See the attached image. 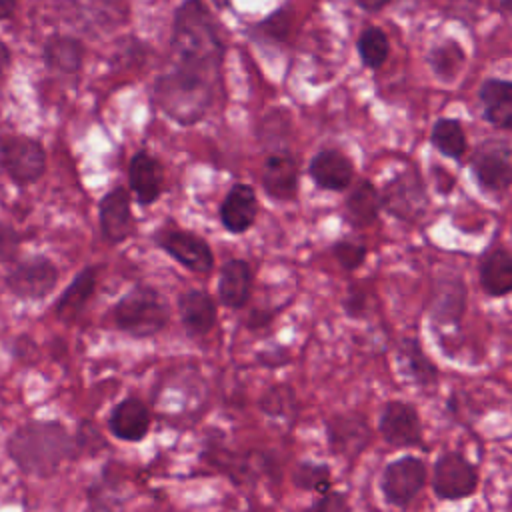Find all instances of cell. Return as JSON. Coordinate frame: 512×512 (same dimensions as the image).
Returning <instances> with one entry per match:
<instances>
[{
    "label": "cell",
    "mask_w": 512,
    "mask_h": 512,
    "mask_svg": "<svg viewBox=\"0 0 512 512\" xmlns=\"http://www.w3.org/2000/svg\"><path fill=\"white\" fill-rule=\"evenodd\" d=\"M258 202L250 184L236 182L220 202V222L230 234H244L256 220Z\"/></svg>",
    "instance_id": "d6986e66"
},
{
    "label": "cell",
    "mask_w": 512,
    "mask_h": 512,
    "mask_svg": "<svg viewBox=\"0 0 512 512\" xmlns=\"http://www.w3.org/2000/svg\"><path fill=\"white\" fill-rule=\"evenodd\" d=\"M362 10H368V12H376V10H382L384 6L390 4V0H354Z\"/></svg>",
    "instance_id": "8d00e7d4"
},
{
    "label": "cell",
    "mask_w": 512,
    "mask_h": 512,
    "mask_svg": "<svg viewBox=\"0 0 512 512\" xmlns=\"http://www.w3.org/2000/svg\"><path fill=\"white\" fill-rule=\"evenodd\" d=\"M510 8V0H502V10L506 12Z\"/></svg>",
    "instance_id": "ab89813d"
},
{
    "label": "cell",
    "mask_w": 512,
    "mask_h": 512,
    "mask_svg": "<svg viewBox=\"0 0 512 512\" xmlns=\"http://www.w3.org/2000/svg\"><path fill=\"white\" fill-rule=\"evenodd\" d=\"M512 150L504 138L484 140L472 156V174L484 192L500 194L510 188L512 182Z\"/></svg>",
    "instance_id": "52a82bcc"
},
{
    "label": "cell",
    "mask_w": 512,
    "mask_h": 512,
    "mask_svg": "<svg viewBox=\"0 0 512 512\" xmlns=\"http://www.w3.org/2000/svg\"><path fill=\"white\" fill-rule=\"evenodd\" d=\"M292 484L306 492L324 494L332 490V472L324 462L302 460L292 470Z\"/></svg>",
    "instance_id": "4dcf8cb0"
},
{
    "label": "cell",
    "mask_w": 512,
    "mask_h": 512,
    "mask_svg": "<svg viewBox=\"0 0 512 512\" xmlns=\"http://www.w3.org/2000/svg\"><path fill=\"white\" fill-rule=\"evenodd\" d=\"M380 210L378 188L366 178H362L344 200V220L352 228H366L374 224Z\"/></svg>",
    "instance_id": "cb8c5ba5"
},
{
    "label": "cell",
    "mask_w": 512,
    "mask_h": 512,
    "mask_svg": "<svg viewBox=\"0 0 512 512\" xmlns=\"http://www.w3.org/2000/svg\"><path fill=\"white\" fill-rule=\"evenodd\" d=\"M8 64H10V50H8V46L0 40V72H4V70L8 68Z\"/></svg>",
    "instance_id": "f35d334b"
},
{
    "label": "cell",
    "mask_w": 512,
    "mask_h": 512,
    "mask_svg": "<svg viewBox=\"0 0 512 512\" xmlns=\"http://www.w3.org/2000/svg\"><path fill=\"white\" fill-rule=\"evenodd\" d=\"M16 2L18 0H0V20L12 16V12L16 8Z\"/></svg>",
    "instance_id": "74e56055"
},
{
    "label": "cell",
    "mask_w": 512,
    "mask_h": 512,
    "mask_svg": "<svg viewBox=\"0 0 512 512\" xmlns=\"http://www.w3.org/2000/svg\"><path fill=\"white\" fill-rule=\"evenodd\" d=\"M150 410L138 396H126L112 406L108 414V430L124 442H140L150 430Z\"/></svg>",
    "instance_id": "2e32d148"
},
{
    "label": "cell",
    "mask_w": 512,
    "mask_h": 512,
    "mask_svg": "<svg viewBox=\"0 0 512 512\" xmlns=\"http://www.w3.org/2000/svg\"><path fill=\"white\" fill-rule=\"evenodd\" d=\"M298 180V162L292 158L290 152L280 150L268 154L262 168V188L270 198L278 202L292 200L298 192Z\"/></svg>",
    "instance_id": "ac0fdd59"
},
{
    "label": "cell",
    "mask_w": 512,
    "mask_h": 512,
    "mask_svg": "<svg viewBox=\"0 0 512 512\" xmlns=\"http://www.w3.org/2000/svg\"><path fill=\"white\" fill-rule=\"evenodd\" d=\"M430 144L446 158L452 160H462L466 150H468V142H466V134L464 128L460 124L458 118H438L430 130Z\"/></svg>",
    "instance_id": "4316f807"
},
{
    "label": "cell",
    "mask_w": 512,
    "mask_h": 512,
    "mask_svg": "<svg viewBox=\"0 0 512 512\" xmlns=\"http://www.w3.org/2000/svg\"><path fill=\"white\" fill-rule=\"evenodd\" d=\"M428 478V470L422 458L404 454L390 460L380 476V490L384 500L394 508H406L420 494Z\"/></svg>",
    "instance_id": "8992f818"
},
{
    "label": "cell",
    "mask_w": 512,
    "mask_h": 512,
    "mask_svg": "<svg viewBox=\"0 0 512 512\" xmlns=\"http://www.w3.org/2000/svg\"><path fill=\"white\" fill-rule=\"evenodd\" d=\"M466 54L462 46L456 40H446L438 46H434L428 54V64L436 78L442 82H454L464 66Z\"/></svg>",
    "instance_id": "f1b7e54d"
},
{
    "label": "cell",
    "mask_w": 512,
    "mask_h": 512,
    "mask_svg": "<svg viewBox=\"0 0 512 512\" xmlns=\"http://www.w3.org/2000/svg\"><path fill=\"white\" fill-rule=\"evenodd\" d=\"M154 244L182 264L186 270L196 274H210L214 268V254L208 242L192 230L168 224L152 234Z\"/></svg>",
    "instance_id": "5b68a950"
},
{
    "label": "cell",
    "mask_w": 512,
    "mask_h": 512,
    "mask_svg": "<svg viewBox=\"0 0 512 512\" xmlns=\"http://www.w3.org/2000/svg\"><path fill=\"white\" fill-rule=\"evenodd\" d=\"M6 450L24 474L50 478L68 458L74 456L76 442L60 422L34 420L16 428L8 438Z\"/></svg>",
    "instance_id": "7a4b0ae2"
},
{
    "label": "cell",
    "mask_w": 512,
    "mask_h": 512,
    "mask_svg": "<svg viewBox=\"0 0 512 512\" xmlns=\"http://www.w3.org/2000/svg\"><path fill=\"white\" fill-rule=\"evenodd\" d=\"M96 278H98V268L96 266H86L72 282L70 286L62 292V296L56 302V314L62 320L74 318L90 300L96 288Z\"/></svg>",
    "instance_id": "484cf974"
},
{
    "label": "cell",
    "mask_w": 512,
    "mask_h": 512,
    "mask_svg": "<svg viewBox=\"0 0 512 512\" xmlns=\"http://www.w3.org/2000/svg\"><path fill=\"white\" fill-rule=\"evenodd\" d=\"M326 438L334 456L354 460L370 442V426L358 412L332 414L326 422Z\"/></svg>",
    "instance_id": "4fadbf2b"
},
{
    "label": "cell",
    "mask_w": 512,
    "mask_h": 512,
    "mask_svg": "<svg viewBox=\"0 0 512 512\" xmlns=\"http://www.w3.org/2000/svg\"><path fill=\"white\" fill-rule=\"evenodd\" d=\"M398 352H400V358H402V364H404V370L410 374V378L426 388V386H432L436 384L438 380V368L434 366V362L426 356V352L422 350L418 338H404L398 346Z\"/></svg>",
    "instance_id": "83f0119b"
},
{
    "label": "cell",
    "mask_w": 512,
    "mask_h": 512,
    "mask_svg": "<svg viewBox=\"0 0 512 512\" xmlns=\"http://www.w3.org/2000/svg\"><path fill=\"white\" fill-rule=\"evenodd\" d=\"M478 278L482 290L492 298H502L512 290V256L504 244L490 246L480 258Z\"/></svg>",
    "instance_id": "ffe728a7"
},
{
    "label": "cell",
    "mask_w": 512,
    "mask_h": 512,
    "mask_svg": "<svg viewBox=\"0 0 512 512\" xmlns=\"http://www.w3.org/2000/svg\"><path fill=\"white\" fill-rule=\"evenodd\" d=\"M302 512H352L348 496L344 492L328 490L320 494L310 506H306Z\"/></svg>",
    "instance_id": "e575fe53"
},
{
    "label": "cell",
    "mask_w": 512,
    "mask_h": 512,
    "mask_svg": "<svg viewBox=\"0 0 512 512\" xmlns=\"http://www.w3.org/2000/svg\"><path fill=\"white\" fill-rule=\"evenodd\" d=\"M294 404H296V396H294L290 386H274L262 398L260 408L268 416H282V418H286L292 412Z\"/></svg>",
    "instance_id": "1f68e13d"
},
{
    "label": "cell",
    "mask_w": 512,
    "mask_h": 512,
    "mask_svg": "<svg viewBox=\"0 0 512 512\" xmlns=\"http://www.w3.org/2000/svg\"><path fill=\"white\" fill-rule=\"evenodd\" d=\"M42 56L50 70H56L62 74H74L82 68L84 44L74 36L54 34L44 42Z\"/></svg>",
    "instance_id": "d4e9b609"
},
{
    "label": "cell",
    "mask_w": 512,
    "mask_h": 512,
    "mask_svg": "<svg viewBox=\"0 0 512 512\" xmlns=\"http://www.w3.org/2000/svg\"><path fill=\"white\" fill-rule=\"evenodd\" d=\"M308 174L320 190L340 192L352 184L354 164L342 150L322 148L310 160Z\"/></svg>",
    "instance_id": "e0dca14e"
},
{
    "label": "cell",
    "mask_w": 512,
    "mask_h": 512,
    "mask_svg": "<svg viewBox=\"0 0 512 512\" xmlns=\"http://www.w3.org/2000/svg\"><path fill=\"white\" fill-rule=\"evenodd\" d=\"M56 282L58 268L44 256H34L16 264L6 276L8 290L22 300L46 298L54 290Z\"/></svg>",
    "instance_id": "8fae6325"
},
{
    "label": "cell",
    "mask_w": 512,
    "mask_h": 512,
    "mask_svg": "<svg viewBox=\"0 0 512 512\" xmlns=\"http://www.w3.org/2000/svg\"><path fill=\"white\" fill-rule=\"evenodd\" d=\"M478 470L460 452H444L432 468V490L440 500H462L476 492Z\"/></svg>",
    "instance_id": "9c48e42d"
},
{
    "label": "cell",
    "mask_w": 512,
    "mask_h": 512,
    "mask_svg": "<svg viewBox=\"0 0 512 512\" xmlns=\"http://www.w3.org/2000/svg\"><path fill=\"white\" fill-rule=\"evenodd\" d=\"M226 44L218 22L202 0H184L172 20L170 60L156 76L152 100L180 126L204 120L222 92Z\"/></svg>",
    "instance_id": "6da1fadb"
},
{
    "label": "cell",
    "mask_w": 512,
    "mask_h": 512,
    "mask_svg": "<svg viewBox=\"0 0 512 512\" xmlns=\"http://www.w3.org/2000/svg\"><path fill=\"white\" fill-rule=\"evenodd\" d=\"M252 282H254V274L246 260L242 258L228 260L220 270L218 300L232 310L246 306L252 294Z\"/></svg>",
    "instance_id": "7402d4cb"
},
{
    "label": "cell",
    "mask_w": 512,
    "mask_h": 512,
    "mask_svg": "<svg viewBox=\"0 0 512 512\" xmlns=\"http://www.w3.org/2000/svg\"><path fill=\"white\" fill-rule=\"evenodd\" d=\"M98 220L102 236L110 244H120L134 234L136 222L132 216L130 192L122 186L112 188L98 202Z\"/></svg>",
    "instance_id": "5bb4252c"
},
{
    "label": "cell",
    "mask_w": 512,
    "mask_h": 512,
    "mask_svg": "<svg viewBox=\"0 0 512 512\" xmlns=\"http://www.w3.org/2000/svg\"><path fill=\"white\" fill-rule=\"evenodd\" d=\"M380 208L394 218L414 224L428 212V192L422 176L414 168H406L392 176L382 190H378Z\"/></svg>",
    "instance_id": "277c9868"
},
{
    "label": "cell",
    "mask_w": 512,
    "mask_h": 512,
    "mask_svg": "<svg viewBox=\"0 0 512 512\" xmlns=\"http://www.w3.org/2000/svg\"><path fill=\"white\" fill-rule=\"evenodd\" d=\"M178 314L182 326L190 336H204L208 334L218 318L216 302L206 290H186L178 298Z\"/></svg>",
    "instance_id": "44dd1931"
},
{
    "label": "cell",
    "mask_w": 512,
    "mask_h": 512,
    "mask_svg": "<svg viewBox=\"0 0 512 512\" xmlns=\"http://www.w3.org/2000/svg\"><path fill=\"white\" fill-rule=\"evenodd\" d=\"M466 312V284L456 274L436 278L430 304V320L434 328H458Z\"/></svg>",
    "instance_id": "7c38bea8"
},
{
    "label": "cell",
    "mask_w": 512,
    "mask_h": 512,
    "mask_svg": "<svg viewBox=\"0 0 512 512\" xmlns=\"http://www.w3.org/2000/svg\"><path fill=\"white\" fill-rule=\"evenodd\" d=\"M482 116L488 124L510 130L512 126V82L504 78H488L478 92Z\"/></svg>",
    "instance_id": "603a6c76"
},
{
    "label": "cell",
    "mask_w": 512,
    "mask_h": 512,
    "mask_svg": "<svg viewBox=\"0 0 512 512\" xmlns=\"http://www.w3.org/2000/svg\"><path fill=\"white\" fill-rule=\"evenodd\" d=\"M114 326L132 338H150L170 320L168 300L150 284H136L112 308Z\"/></svg>",
    "instance_id": "3957f363"
},
{
    "label": "cell",
    "mask_w": 512,
    "mask_h": 512,
    "mask_svg": "<svg viewBox=\"0 0 512 512\" xmlns=\"http://www.w3.org/2000/svg\"><path fill=\"white\" fill-rule=\"evenodd\" d=\"M356 50L366 68L378 70L390 54V40L382 28L366 26L356 40Z\"/></svg>",
    "instance_id": "f546056e"
},
{
    "label": "cell",
    "mask_w": 512,
    "mask_h": 512,
    "mask_svg": "<svg viewBox=\"0 0 512 512\" xmlns=\"http://www.w3.org/2000/svg\"><path fill=\"white\" fill-rule=\"evenodd\" d=\"M128 184L140 206H152L164 190V168L148 150H138L128 164Z\"/></svg>",
    "instance_id": "9a60e30c"
},
{
    "label": "cell",
    "mask_w": 512,
    "mask_h": 512,
    "mask_svg": "<svg viewBox=\"0 0 512 512\" xmlns=\"http://www.w3.org/2000/svg\"><path fill=\"white\" fill-rule=\"evenodd\" d=\"M0 164L18 184L36 182L46 168V154L38 140L20 134L0 136Z\"/></svg>",
    "instance_id": "ba28073f"
},
{
    "label": "cell",
    "mask_w": 512,
    "mask_h": 512,
    "mask_svg": "<svg viewBox=\"0 0 512 512\" xmlns=\"http://www.w3.org/2000/svg\"><path fill=\"white\" fill-rule=\"evenodd\" d=\"M364 308H366V296H364V292H360V290H356V288H350V292H348V296H346V300H344V310H346V314L352 316V318H358V316H362Z\"/></svg>",
    "instance_id": "d590c367"
},
{
    "label": "cell",
    "mask_w": 512,
    "mask_h": 512,
    "mask_svg": "<svg viewBox=\"0 0 512 512\" xmlns=\"http://www.w3.org/2000/svg\"><path fill=\"white\" fill-rule=\"evenodd\" d=\"M88 502L92 512H120L122 510V498L116 488L108 484H94L88 490Z\"/></svg>",
    "instance_id": "836d02e7"
},
{
    "label": "cell",
    "mask_w": 512,
    "mask_h": 512,
    "mask_svg": "<svg viewBox=\"0 0 512 512\" xmlns=\"http://www.w3.org/2000/svg\"><path fill=\"white\" fill-rule=\"evenodd\" d=\"M380 436L396 448H426L416 406L404 400H388L378 418Z\"/></svg>",
    "instance_id": "30bf717a"
},
{
    "label": "cell",
    "mask_w": 512,
    "mask_h": 512,
    "mask_svg": "<svg viewBox=\"0 0 512 512\" xmlns=\"http://www.w3.org/2000/svg\"><path fill=\"white\" fill-rule=\"evenodd\" d=\"M332 254L336 256L338 264L344 270H356L362 266V262L366 260L368 248L362 242H354V240H338L336 244H332Z\"/></svg>",
    "instance_id": "d6a6232c"
}]
</instances>
